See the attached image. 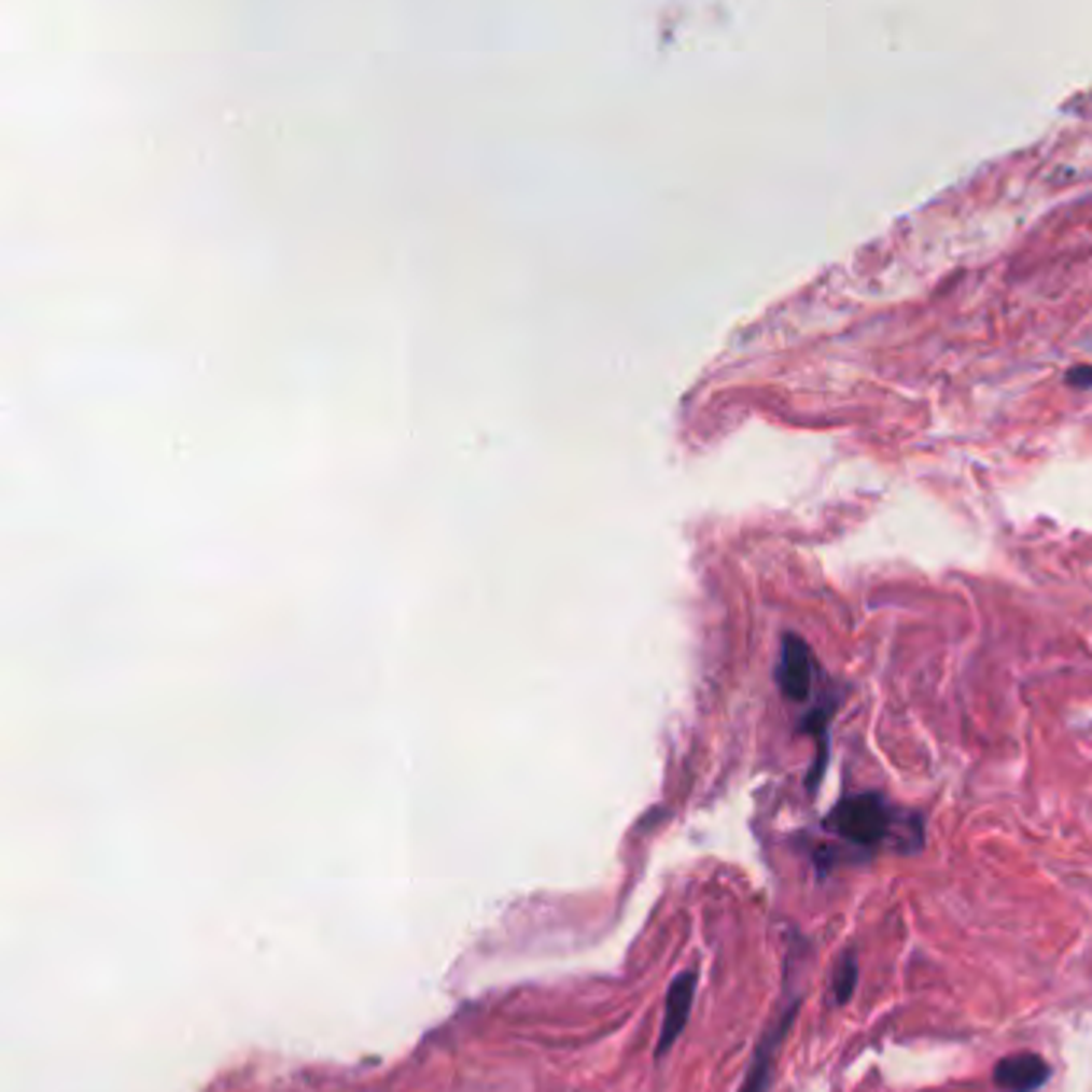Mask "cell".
<instances>
[{"label":"cell","mask_w":1092,"mask_h":1092,"mask_svg":"<svg viewBox=\"0 0 1092 1092\" xmlns=\"http://www.w3.org/2000/svg\"><path fill=\"white\" fill-rule=\"evenodd\" d=\"M775 683L788 702H808L814 686V654L798 634H785Z\"/></svg>","instance_id":"cell-3"},{"label":"cell","mask_w":1092,"mask_h":1092,"mask_svg":"<svg viewBox=\"0 0 1092 1092\" xmlns=\"http://www.w3.org/2000/svg\"><path fill=\"white\" fill-rule=\"evenodd\" d=\"M855 986H858V962H855L852 952H843L840 965L834 968V977H830V990H834L837 1006H846V1003H850Z\"/></svg>","instance_id":"cell-6"},{"label":"cell","mask_w":1092,"mask_h":1092,"mask_svg":"<svg viewBox=\"0 0 1092 1092\" xmlns=\"http://www.w3.org/2000/svg\"><path fill=\"white\" fill-rule=\"evenodd\" d=\"M1051 1080V1067L1041 1054L1032 1051H1019L1003 1058L993 1067V1083L1006 1092H1035L1041 1090Z\"/></svg>","instance_id":"cell-5"},{"label":"cell","mask_w":1092,"mask_h":1092,"mask_svg":"<svg viewBox=\"0 0 1092 1092\" xmlns=\"http://www.w3.org/2000/svg\"><path fill=\"white\" fill-rule=\"evenodd\" d=\"M827 827L843 837L852 846H881L894 830V811L881 795H855L843 798L834 814L827 817Z\"/></svg>","instance_id":"cell-1"},{"label":"cell","mask_w":1092,"mask_h":1092,"mask_svg":"<svg viewBox=\"0 0 1092 1092\" xmlns=\"http://www.w3.org/2000/svg\"><path fill=\"white\" fill-rule=\"evenodd\" d=\"M1070 381H1092V368H1077V372H1070Z\"/></svg>","instance_id":"cell-7"},{"label":"cell","mask_w":1092,"mask_h":1092,"mask_svg":"<svg viewBox=\"0 0 1092 1092\" xmlns=\"http://www.w3.org/2000/svg\"><path fill=\"white\" fill-rule=\"evenodd\" d=\"M696 971H683L667 990V1003H663V1025H660V1038H657V1051L654 1058L663 1061L670 1054V1048L676 1045V1038L683 1035L689 1012H692V999H696Z\"/></svg>","instance_id":"cell-4"},{"label":"cell","mask_w":1092,"mask_h":1092,"mask_svg":"<svg viewBox=\"0 0 1092 1092\" xmlns=\"http://www.w3.org/2000/svg\"><path fill=\"white\" fill-rule=\"evenodd\" d=\"M798 1012H801V996H792V999L779 1009V1016L772 1019V1025H769V1028L762 1032V1038L756 1041L753 1064H750V1070H746V1080H743L740 1092H769V1087H772V1074H775V1058H779V1051H782V1045H785V1038H788V1032H792Z\"/></svg>","instance_id":"cell-2"}]
</instances>
